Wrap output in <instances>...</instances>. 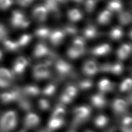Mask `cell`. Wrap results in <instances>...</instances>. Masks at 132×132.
Here are the masks:
<instances>
[{"label": "cell", "instance_id": "6da1fadb", "mask_svg": "<svg viewBox=\"0 0 132 132\" xmlns=\"http://www.w3.org/2000/svg\"><path fill=\"white\" fill-rule=\"evenodd\" d=\"M16 112L8 111L0 117V130L2 132H10L15 128L18 119Z\"/></svg>", "mask_w": 132, "mask_h": 132}, {"label": "cell", "instance_id": "7a4b0ae2", "mask_svg": "<svg viewBox=\"0 0 132 132\" xmlns=\"http://www.w3.org/2000/svg\"><path fill=\"white\" fill-rule=\"evenodd\" d=\"M75 119L74 123L75 125H80L89 119L91 114V110L87 106H79L75 108L74 111Z\"/></svg>", "mask_w": 132, "mask_h": 132}, {"label": "cell", "instance_id": "3957f363", "mask_svg": "<svg viewBox=\"0 0 132 132\" xmlns=\"http://www.w3.org/2000/svg\"><path fill=\"white\" fill-rule=\"evenodd\" d=\"M48 65L45 63L35 66L33 69V76L36 79H46L50 75V72L48 69Z\"/></svg>", "mask_w": 132, "mask_h": 132}, {"label": "cell", "instance_id": "277c9868", "mask_svg": "<svg viewBox=\"0 0 132 132\" xmlns=\"http://www.w3.org/2000/svg\"><path fill=\"white\" fill-rule=\"evenodd\" d=\"M40 122V119L38 115L34 113H29L25 118V128L26 129H32L38 125Z\"/></svg>", "mask_w": 132, "mask_h": 132}, {"label": "cell", "instance_id": "5b68a950", "mask_svg": "<svg viewBox=\"0 0 132 132\" xmlns=\"http://www.w3.org/2000/svg\"><path fill=\"white\" fill-rule=\"evenodd\" d=\"M48 14V10L45 6H39L35 8L33 12V16L37 22H44L46 20Z\"/></svg>", "mask_w": 132, "mask_h": 132}, {"label": "cell", "instance_id": "8992f818", "mask_svg": "<svg viewBox=\"0 0 132 132\" xmlns=\"http://www.w3.org/2000/svg\"><path fill=\"white\" fill-rule=\"evenodd\" d=\"M20 97L19 93L16 91L5 92L0 95V100L4 104H8L16 100H18Z\"/></svg>", "mask_w": 132, "mask_h": 132}, {"label": "cell", "instance_id": "52a82bcc", "mask_svg": "<svg viewBox=\"0 0 132 132\" xmlns=\"http://www.w3.org/2000/svg\"><path fill=\"white\" fill-rule=\"evenodd\" d=\"M98 71V67L95 62L88 60L83 65V71L87 75H93Z\"/></svg>", "mask_w": 132, "mask_h": 132}, {"label": "cell", "instance_id": "ba28073f", "mask_svg": "<svg viewBox=\"0 0 132 132\" xmlns=\"http://www.w3.org/2000/svg\"><path fill=\"white\" fill-rule=\"evenodd\" d=\"M127 101L121 98H117L115 100L112 104L113 110L116 114H122L126 111L128 108Z\"/></svg>", "mask_w": 132, "mask_h": 132}, {"label": "cell", "instance_id": "9c48e42d", "mask_svg": "<svg viewBox=\"0 0 132 132\" xmlns=\"http://www.w3.org/2000/svg\"><path fill=\"white\" fill-rule=\"evenodd\" d=\"M111 48L108 44H102L97 46L92 49L91 52L96 56H102L109 53Z\"/></svg>", "mask_w": 132, "mask_h": 132}, {"label": "cell", "instance_id": "30bf717a", "mask_svg": "<svg viewBox=\"0 0 132 132\" xmlns=\"http://www.w3.org/2000/svg\"><path fill=\"white\" fill-rule=\"evenodd\" d=\"M132 50L130 44H124L119 47L117 51V56L119 59L124 60L130 55Z\"/></svg>", "mask_w": 132, "mask_h": 132}, {"label": "cell", "instance_id": "8fae6325", "mask_svg": "<svg viewBox=\"0 0 132 132\" xmlns=\"http://www.w3.org/2000/svg\"><path fill=\"white\" fill-rule=\"evenodd\" d=\"M64 37L65 34L63 31L56 30L53 32H51L49 37L52 44L54 45H58L63 41Z\"/></svg>", "mask_w": 132, "mask_h": 132}, {"label": "cell", "instance_id": "7c38bea8", "mask_svg": "<svg viewBox=\"0 0 132 132\" xmlns=\"http://www.w3.org/2000/svg\"><path fill=\"white\" fill-rule=\"evenodd\" d=\"M55 67L57 71L62 75L68 74L72 70L71 65L63 60H58L56 63Z\"/></svg>", "mask_w": 132, "mask_h": 132}, {"label": "cell", "instance_id": "4fadbf2b", "mask_svg": "<svg viewBox=\"0 0 132 132\" xmlns=\"http://www.w3.org/2000/svg\"><path fill=\"white\" fill-rule=\"evenodd\" d=\"M84 37L87 39H94L99 35V32L97 28L93 24H89L83 30Z\"/></svg>", "mask_w": 132, "mask_h": 132}, {"label": "cell", "instance_id": "5bb4252c", "mask_svg": "<svg viewBox=\"0 0 132 132\" xmlns=\"http://www.w3.org/2000/svg\"><path fill=\"white\" fill-rule=\"evenodd\" d=\"M91 101L93 105L98 108H103L107 104L105 97L101 94H96L92 96Z\"/></svg>", "mask_w": 132, "mask_h": 132}, {"label": "cell", "instance_id": "9a60e30c", "mask_svg": "<svg viewBox=\"0 0 132 132\" xmlns=\"http://www.w3.org/2000/svg\"><path fill=\"white\" fill-rule=\"evenodd\" d=\"M98 89L102 93H107L110 92L114 88V84L108 79H102L99 82Z\"/></svg>", "mask_w": 132, "mask_h": 132}, {"label": "cell", "instance_id": "2e32d148", "mask_svg": "<svg viewBox=\"0 0 132 132\" xmlns=\"http://www.w3.org/2000/svg\"><path fill=\"white\" fill-rule=\"evenodd\" d=\"M112 18V12L108 9L104 10L99 14L97 18V21L100 24L105 25L109 23Z\"/></svg>", "mask_w": 132, "mask_h": 132}, {"label": "cell", "instance_id": "e0dca14e", "mask_svg": "<svg viewBox=\"0 0 132 132\" xmlns=\"http://www.w3.org/2000/svg\"><path fill=\"white\" fill-rule=\"evenodd\" d=\"M45 6L48 11H50L55 15H60V9L58 8V1L56 0H45Z\"/></svg>", "mask_w": 132, "mask_h": 132}, {"label": "cell", "instance_id": "ac0fdd59", "mask_svg": "<svg viewBox=\"0 0 132 132\" xmlns=\"http://www.w3.org/2000/svg\"><path fill=\"white\" fill-rule=\"evenodd\" d=\"M49 52L48 49L47 47L43 44H39L36 46L33 55L36 57H41L46 55Z\"/></svg>", "mask_w": 132, "mask_h": 132}, {"label": "cell", "instance_id": "d6986e66", "mask_svg": "<svg viewBox=\"0 0 132 132\" xmlns=\"http://www.w3.org/2000/svg\"><path fill=\"white\" fill-rule=\"evenodd\" d=\"M118 19L122 24H129L132 22V13L129 11H122L120 13Z\"/></svg>", "mask_w": 132, "mask_h": 132}, {"label": "cell", "instance_id": "ffe728a7", "mask_svg": "<svg viewBox=\"0 0 132 132\" xmlns=\"http://www.w3.org/2000/svg\"><path fill=\"white\" fill-rule=\"evenodd\" d=\"M68 16L72 22H76L83 18V14L77 9H72L68 11Z\"/></svg>", "mask_w": 132, "mask_h": 132}, {"label": "cell", "instance_id": "44dd1931", "mask_svg": "<svg viewBox=\"0 0 132 132\" xmlns=\"http://www.w3.org/2000/svg\"><path fill=\"white\" fill-rule=\"evenodd\" d=\"M72 46L76 48L82 55H83L85 51V43L84 40L81 37H77L73 41Z\"/></svg>", "mask_w": 132, "mask_h": 132}, {"label": "cell", "instance_id": "7402d4cb", "mask_svg": "<svg viewBox=\"0 0 132 132\" xmlns=\"http://www.w3.org/2000/svg\"><path fill=\"white\" fill-rule=\"evenodd\" d=\"M122 8V5L119 0H111L108 4V9L111 12H118Z\"/></svg>", "mask_w": 132, "mask_h": 132}, {"label": "cell", "instance_id": "603a6c76", "mask_svg": "<svg viewBox=\"0 0 132 132\" xmlns=\"http://www.w3.org/2000/svg\"><path fill=\"white\" fill-rule=\"evenodd\" d=\"M121 129L122 132H132V118H124L122 122Z\"/></svg>", "mask_w": 132, "mask_h": 132}, {"label": "cell", "instance_id": "cb8c5ba5", "mask_svg": "<svg viewBox=\"0 0 132 132\" xmlns=\"http://www.w3.org/2000/svg\"><path fill=\"white\" fill-rule=\"evenodd\" d=\"M65 109L62 105H58L54 110L52 117L53 118H56L59 119H63L65 115Z\"/></svg>", "mask_w": 132, "mask_h": 132}, {"label": "cell", "instance_id": "d4e9b609", "mask_svg": "<svg viewBox=\"0 0 132 132\" xmlns=\"http://www.w3.org/2000/svg\"><path fill=\"white\" fill-rule=\"evenodd\" d=\"M123 35V30L121 27H115L112 28L109 32L111 38L114 40H118L121 39Z\"/></svg>", "mask_w": 132, "mask_h": 132}, {"label": "cell", "instance_id": "484cf974", "mask_svg": "<svg viewBox=\"0 0 132 132\" xmlns=\"http://www.w3.org/2000/svg\"><path fill=\"white\" fill-rule=\"evenodd\" d=\"M63 119H59L51 118L48 122V128L50 130H55L60 128L63 123Z\"/></svg>", "mask_w": 132, "mask_h": 132}, {"label": "cell", "instance_id": "4316f807", "mask_svg": "<svg viewBox=\"0 0 132 132\" xmlns=\"http://www.w3.org/2000/svg\"><path fill=\"white\" fill-rule=\"evenodd\" d=\"M26 95L30 96H36L40 93L39 88L35 85H28L24 88Z\"/></svg>", "mask_w": 132, "mask_h": 132}, {"label": "cell", "instance_id": "83f0119b", "mask_svg": "<svg viewBox=\"0 0 132 132\" xmlns=\"http://www.w3.org/2000/svg\"><path fill=\"white\" fill-rule=\"evenodd\" d=\"M120 90L123 92H129L132 90V79L126 78L120 85Z\"/></svg>", "mask_w": 132, "mask_h": 132}, {"label": "cell", "instance_id": "f1b7e54d", "mask_svg": "<svg viewBox=\"0 0 132 132\" xmlns=\"http://www.w3.org/2000/svg\"><path fill=\"white\" fill-rule=\"evenodd\" d=\"M108 122V119L105 115H99L94 120V124L98 128H102V127L107 125Z\"/></svg>", "mask_w": 132, "mask_h": 132}, {"label": "cell", "instance_id": "f546056e", "mask_svg": "<svg viewBox=\"0 0 132 132\" xmlns=\"http://www.w3.org/2000/svg\"><path fill=\"white\" fill-rule=\"evenodd\" d=\"M19 105L20 108L25 111H29L32 108V103L27 99L20 97L18 100Z\"/></svg>", "mask_w": 132, "mask_h": 132}, {"label": "cell", "instance_id": "4dcf8cb0", "mask_svg": "<svg viewBox=\"0 0 132 132\" xmlns=\"http://www.w3.org/2000/svg\"><path fill=\"white\" fill-rule=\"evenodd\" d=\"M0 79L11 82L12 76L8 70L5 68H0Z\"/></svg>", "mask_w": 132, "mask_h": 132}, {"label": "cell", "instance_id": "1f68e13d", "mask_svg": "<svg viewBox=\"0 0 132 132\" xmlns=\"http://www.w3.org/2000/svg\"><path fill=\"white\" fill-rule=\"evenodd\" d=\"M51 34V31H49V29L46 27L40 28L36 31V34L38 37L41 38H46L49 37Z\"/></svg>", "mask_w": 132, "mask_h": 132}, {"label": "cell", "instance_id": "d6a6232c", "mask_svg": "<svg viewBox=\"0 0 132 132\" xmlns=\"http://www.w3.org/2000/svg\"><path fill=\"white\" fill-rule=\"evenodd\" d=\"M123 70V67L121 63H115L114 64H112L111 72L115 75H120L122 74Z\"/></svg>", "mask_w": 132, "mask_h": 132}, {"label": "cell", "instance_id": "836d02e7", "mask_svg": "<svg viewBox=\"0 0 132 132\" xmlns=\"http://www.w3.org/2000/svg\"><path fill=\"white\" fill-rule=\"evenodd\" d=\"M67 55L68 57L72 59H76L79 58L82 55L76 48L72 46L68 49Z\"/></svg>", "mask_w": 132, "mask_h": 132}, {"label": "cell", "instance_id": "e575fe53", "mask_svg": "<svg viewBox=\"0 0 132 132\" xmlns=\"http://www.w3.org/2000/svg\"><path fill=\"white\" fill-rule=\"evenodd\" d=\"M96 1L95 0H85L84 1V8L87 12L92 13L96 8Z\"/></svg>", "mask_w": 132, "mask_h": 132}, {"label": "cell", "instance_id": "d590c367", "mask_svg": "<svg viewBox=\"0 0 132 132\" xmlns=\"http://www.w3.org/2000/svg\"><path fill=\"white\" fill-rule=\"evenodd\" d=\"M93 85V81L90 79H83L80 82L79 84L80 89H81L83 90H89L92 88Z\"/></svg>", "mask_w": 132, "mask_h": 132}, {"label": "cell", "instance_id": "8d00e7d4", "mask_svg": "<svg viewBox=\"0 0 132 132\" xmlns=\"http://www.w3.org/2000/svg\"><path fill=\"white\" fill-rule=\"evenodd\" d=\"M63 93H65L66 95H67L73 100L77 95V90L75 86L69 85L67 87V88L65 89V90Z\"/></svg>", "mask_w": 132, "mask_h": 132}, {"label": "cell", "instance_id": "74e56055", "mask_svg": "<svg viewBox=\"0 0 132 132\" xmlns=\"http://www.w3.org/2000/svg\"><path fill=\"white\" fill-rule=\"evenodd\" d=\"M63 31L64 34H67L69 35H74L76 34L77 32V29L75 26L69 24L65 26Z\"/></svg>", "mask_w": 132, "mask_h": 132}, {"label": "cell", "instance_id": "f35d334b", "mask_svg": "<svg viewBox=\"0 0 132 132\" xmlns=\"http://www.w3.org/2000/svg\"><path fill=\"white\" fill-rule=\"evenodd\" d=\"M32 35L30 34H24L21 36L19 39L17 43L19 46H23L26 45L32 39Z\"/></svg>", "mask_w": 132, "mask_h": 132}, {"label": "cell", "instance_id": "ab89813d", "mask_svg": "<svg viewBox=\"0 0 132 132\" xmlns=\"http://www.w3.org/2000/svg\"><path fill=\"white\" fill-rule=\"evenodd\" d=\"M5 48L7 50L9 51H16V49L18 48L19 45L17 42H13L12 41H6L4 43Z\"/></svg>", "mask_w": 132, "mask_h": 132}, {"label": "cell", "instance_id": "60d3db41", "mask_svg": "<svg viewBox=\"0 0 132 132\" xmlns=\"http://www.w3.org/2000/svg\"><path fill=\"white\" fill-rule=\"evenodd\" d=\"M56 90V86L54 84H49L46 86L43 89V93L44 95L46 96H51L53 95Z\"/></svg>", "mask_w": 132, "mask_h": 132}, {"label": "cell", "instance_id": "b9f144b4", "mask_svg": "<svg viewBox=\"0 0 132 132\" xmlns=\"http://www.w3.org/2000/svg\"><path fill=\"white\" fill-rule=\"evenodd\" d=\"M39 107L41 110L46 111L48 110L50 107L49 101L44 98H41L39 101Z\"/></svg>", "mask_w": 132, "mask_h": 132}, {"label": "cell", "instance_id": "7bdbcfd3", "mask_svg": "<svg viewBox=\"0 0 132 132\" xmlns=\"http://www.w3.org/2000/svg\"><path fill=\"white\" fill-rule=\"evenodd\" d=\"M112 64L110 63H104L101 64L98 68V70L103 72H111Z\"/></svg>", "mask_w": 132, "mask_h": 132}, {"label": "cell", "instance_id": "ee69618b", "mask_svg": "<svg viewBox=\"0 0 132 132\" xmlns=\"http://www.w3.org/2000/svg\"><path fill=\"white\" fill-rule=\"evenodd\" d=\"M12 4V0H0V9H5L8 8Z\"/></svg>", "mask_w": 132, "mask_h": 132}, {"label": "cell", "instance_id": "f6af8a7d", "mask_svg": "<svg viewBox=\"0 0 132 132\" xmlns=\"http://www.w3.org/2000/svg\"><path fill=\"white\" fill-rule=\"evenodd\" d=\"M60 100L62 104H68L71 102L72 99L65 93H63L60 97Z\"/></svg>", "mask_w": 132, "mask_h": 132}, {"label": "cell", "instance_id": "bcb514c9", "mask_svg": "<svg viewBox=\"0 0 132 132\" xmlns=\"http://www.w3.org/2000/svg\"><path fill=\"white\" fill-rule=\"evenodd\" d=\"M15 62L18 63V64H19L23 66V67H26L28 64L27 60L26 59V58L23 57H19V58H18L17 59H16Z\"/></svg>", "mask_w": 132, "mask_h": 132}, {"label": "cell", "instance_id": "7dc6e473", "mask_svg": "<svg viewBox=\"0 0 132 132\" xmlns=\"http://www.w3.org/2000/svg\"><path fill=\"white\" fill-rule=\"evenodd\" d=\"M33 0H18V4L23 6H27L32 3Z\"/></svg>", "mask_w": 132, "mask_h": 132}, {"label": "cell", "instance_id": "c3c4849f", "mask_svg": "<svg viewBox=\"0 0 132 132\" xmlns=\"http://www.w3.org/2000/svg\"><path fill=\"white\" fill-rule=\"evenodd\" d=\"M9 84H10L9 82L0 79V88H6L9 85Z\"/></svg>", "mask_w": 132, "mask_h": 132}, {"label": "cell", "instance_id": "681fc988", "mask_svg": "<svg viewBox=\"0 0 132 132\" xmlns=\"http://www.w3.org/2000/svg\"><path fill=\"white\" fill-rule=\"evenodd\" d=\"M127 103H130L131 104H132V94L131 95H129L128 97H127Z\"/></svg>", "mask_w": 132, "mask_h": 132}, {"label": "cell", "instance_id": "f907efd6", "mask_svg": "<svg viewBox=\"0 0 132 132\" xmlns=\"http://www.w3.org/2000/svg\"><path fill=\"white\" fill-rule=\"evenodd\" d=\"M70 1H72V2H74V3H75V4H80L83 3V2H84L85 0H70Z\"/></svg>", "mask_w": 132, "mask_h": 132}, {"label": "cell", "instance_id": "816d5d0a", "mask_svg": "<svg viewBox=\"0 0 132 132\" xmlns=\"http://www.w3.org/2000/svg\"><path fill=\"white\" fill-rule=\"evenodd\" d=\"M5 31V30L4 27L2 26L1 24H0V34H1V32Z\"/></svg>", "mask_w": 132, "mask_h": 132}, {"label": "cell", "instance_id": "f5cc1de1", "mask_svg": "<svg viewBox=\"0 0 132 132\" xmlns=\"http://www.w3.org/2000/svg\"><path fill=\"white\" fill-rule=\"evenodd\" d=\"M58 2H61V3H65V2H67L68 0H56Z\"/></svg>", "mask_w": 132, "mask_h": 132}, {"label": "cell", "instance_id": "db71d44e", "mask_svg": "<svg viewBox=\"0 0 132 132\" xmlns=\"http://www.w3.org/2000/svg\"><path fill=\"white\" fill-rule=\"evenodd\" d=\"M129 36H130V38L132 39V29H131L130 32H129Z\"/></svg>", "mask_w": 132, "mask_h": 132}, {"label": "cell", "instance_id": "11a10c76", "mask_svg": "<svg viewBox=\"0 0 132 132\" xmlns=\"http://www.w3.org/2000/svg\"><path fill=\"white\" fill-rule=\"evenodd\" d=\"M18 132H26V129H22V130H20V131H19Z\"/></svg>", "mask_w": 132, "mask_h": 132}, {"label": "cell", "instance_id": "9f6ffc18", "mask_svg": "<svg viewBox=\"0 0 132 132\" xmlns=\"http://www.w3.org/2000/svg\"><path fill=\"white\" fill-rule=\"evenodd\" d=\"M38 132H49L48 130H40Z\"/></svg>", "mask_w": 132, "mask_h": 132}, {"label": "cell", "instance_id": "6f0895ef", "mask_svg": "<svg viewBox=\"0 0 132 132\" xmlns=\"http://www.w3.org/2000/svg\"><path fill=\"white\" fill-rule=\"evenodd\" d=\"M1 58H2V53H1V52L0 51V60L1 59Z\"/></svg>", "mask_w": 132, "mask_h": 132}, {"label": "cell", "instance_id": "680465c9", "mask_svg": "<svg viewBox=\"0 0 132 132\" xmlns=\"http://www.w3.org/2000/svg\"><path fill=\"white\" fill-rule=\"evenodd\" d=\"M86 132H93V131H86Z\"/></svg>", "mask_w": 132, "mask_h": 132}, {"label": "cell", "instance_id": "91938a15", "mask_svg": "<svg viewBox=\"0 0 132 132\" xmlns=\"http://www.w3.org/2000/svg\"><path fill=\"white\" fill-rule=\"evenodd\" d=\"M96 1H99V0H95Z\"/></svg>", "mask_w": 132, "mask_h": 132}, {"label": "cell", "instance_id": "94428289", "mask_svg": "<svg viewBox=\"0 0 132 132\" xmlns=\"http://www.w3.org/2000/svg\"><path fill=\"white\" fill-rule=\"evenodd\" d=\"M131 74H132V69H131Z\"/></svg>", "mask_w": 132, "mask_h": 132}]
</instances>
